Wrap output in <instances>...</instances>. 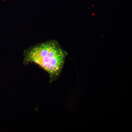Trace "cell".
Here are the masks:
<instances>
[{
    "instance_id": "1",
    "label": "cell",
    "mask_w": 132,
    "mask_h": 132,
    "mask_svg": "<svg viewBox=\"0 0 132 132\" xmlns=\"http://www.w3.org/2000/svg\"><path fill=\"white\" fill-rule=\"evenodd\" d=\"M23 63L36 64L48 74L50 82L57 80L61 73L68 53L56 40L37 44L24 50Z\"/></svg>"
}]
</instances>
